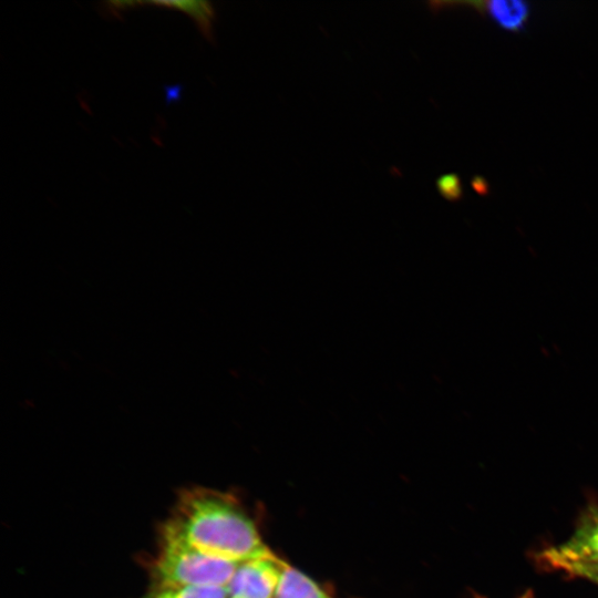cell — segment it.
Returning a JSON list of instances; mask_svg holds the SVG:
<instances>
[{"label":"cell","mask_w":598,"mask_h":598,"mask_svg":"<svg viewBox=\"0 0 598 598\" xmlns=\"http://www.w3.org/2000/svg\"><path fill=\"white\" fill-rule=\"evenodd\" d=\"M277 598H330L302 573L286 565L276 589Z\"/></svg>","instance_id":"8992f818"},{"label":"cell","mask_w":598,"mask_h":598,"mask_svg":"<svg viewBox=\"0 0 598 598\" xmlns=\"http://www.w3.org/2000/svg\"><path fill=\"white\" fill-rule=\"evenodd\" d=\"M144 3L146 4V2L141 1H111L107 2V10L112 11V13L115 16L118 11H125Z\"/></svg>","instance_id":"8fae6325"},{"label":"cell","mask_w":598,"mask_h":598,"mask_svg":"<svg viewBox=\"0 0 598 598\" xmlns=\"http://www.w3.org/2000/svg\"><path fill=\"white\" fill-rule=\"evenodd\" d=\"M152 4L185 12L193 18L202 33L207 39L212 38L215 11L208 1H154Z\"/></svg>","instance_id":"52a82bcc"},{"label":"cell","mask_w":598,"mask_h":598,"mask_svg":"<svg viewBox=\"0 0 598 598\" xmlns=\"http://www.w3.org/2000/svg\"><path fill=\"white\" fill-rule=\"evenodd\" d=\"M461 4L475 9L497 27L509 32L523 31L530 16L529 3L520 0L472 1Z\"/></svg>","instance_id":"5b68a950"},{"label":"cell","mask_w":598,"mask_h":598,"mask_svg":"<svg viewBox=\"0 0 598 598\" xmlns=\"http://www.w3.org/2000/svg\"><path fill=\"white\" fill-rule=\"evenodd\" d=\"M166 526L215 558L240 564L274 555L240 507L229 496L213 491L186 492Z\"/></svg>","instance_id":"6da1fadb"},{"label":"cell","mask_w":598,"mask_h":598,"mask_svg":"<svg viewBox=\"0 0 598 598\" xmlns=\"http://www.w3.org/2000/svg\"><path fill=\"white\" fill-rule=\"evenodd\" d=\"M286 563L275 555L240 563L227 585L231 598H271Z\"/></svg>","instance_id":"277c9868"},{"label":"cell","mask_w":598,"mask_h":598,"mask_svg":"<svg viewBox=\"0 0 598 598\" xmlns=\"http://www.w3.org/2000/svg\"><path fill=\"white\" fill-rule=\"evenodd\" d=\"M439 187L442 194L450 199H457L462 195V187L456 175H447L440 179Z\"/></svg>","instance_id":"30bf717a"},{"label":"cell","mask_w":598,"mask_h":598,"mask_svg":"<svg viewBox=\"0 0 598 598\" xmlns=\"http://www.w3.org/2000/svg\"><path fill=\"white\" fill-rule=\"evenodd\" d=\"M226 587L218 586H189L178 588H163L162 591L150 598H227Z\"/></svg>","instance_id":"ba28073f"},{"label":"cell","mask_w":598,"mask_h":598,"mask_svg":"<svg viewBox=\"0 0 598 598\" xmlns=\"http://www.w3.org/2000/svg\"><path fill=\"white\" fill-rule=\"evenodd\" d=\"M559 570L570 576L586 578L598 585V565L569 564Z\"/></svg>","instance_id":"9c48e42d"},{"label":"cell","mask_w":598,"mask_h":598,"mask_svg":"<svg viewBox=\"0 0 598 598\" xmlns=\"http://www.w3.org/2000/svg\"><path fill=\"white\" fill-rule=\"evenodd\" d=\"M537 560L550 570L569 564L598 565V505H588L568 540L542 550Z\"/></svg>","instance_id":"3957f363"},{"label":"cell","mask_w":598,"mask_h":598,"mask_svg":"<svg viewBox=\"0 0 598 598\" xmlns=\"http://www.w3.org/2000/svg\"><path fill=\"white\" fill-rule=\"evenodd\" d=\"M519 598H533V591L528 590L524 595H522Z\"/></svg>","instance_id":"7c38bea8"},{"label":"cell","mask_w":598,"mask_h":598,"mask_svg":"<svg viewBox=\"0 0 598 598\" xmlns=\"http://www.w3.org/2000/svg\"><path fill=\"white\" fill-rule=\"evenodd\" d=\"M238 564L208 556L165 526L155 574L163 588L225 587Z\"/></svg>","instance_id":"7a4b0ae2"}]
</instances>
